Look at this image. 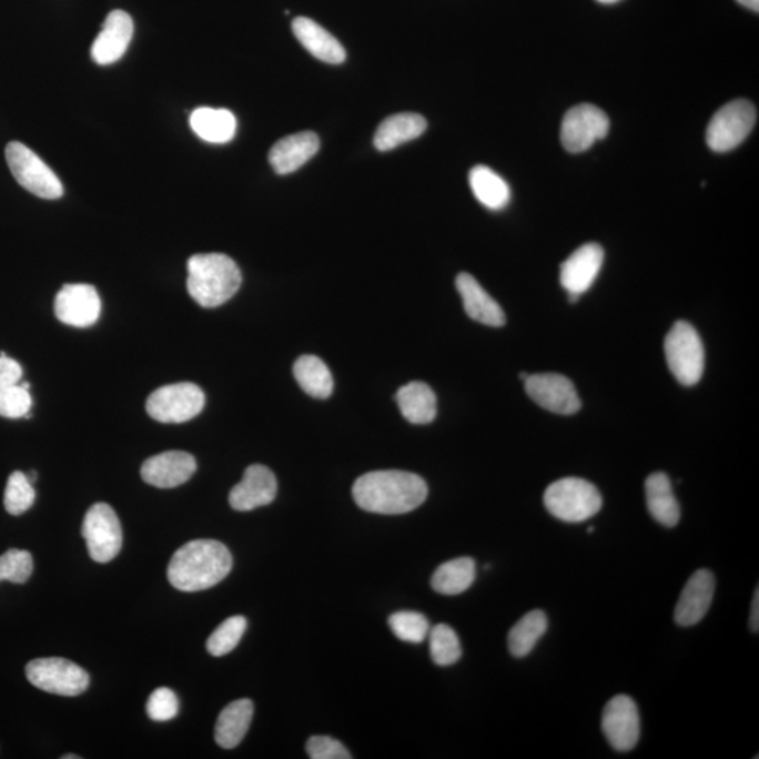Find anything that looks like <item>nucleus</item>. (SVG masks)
I'll list each match as a JSON object with an SVG mask.
<instances>
[{"label":"nucleus","instance_id":"obj_41","mask_svg":"<svg viewBox=\"0 0 759 759\" xmlns=\"http://www.w3.org/2000/svg\"><path fill=\"white\" fill-rule=\"evenodd\" d=\"M750 626L752 632H758L759 629V589H756L753 594L752 605H751V616Z\"/></svg>","mask_w":759,"mask_h":759},{"label":"nucleus","instance_id":"obj_30","mask_svg":"<svg viewBox=\"0 0 759 759\" xmlns=\"http://www.w3.org/2000/svg\"><path fill=\"white\" fill-rule=\"evenodd\" d=\"M298 386L314 398H328L334 389V377L320 357L305 355L297 358L293 368Z\"/></svg>","mask_w":759,"mask_h":759},{"label":"nucleus","instance_id":"obj_34","mask_svg":"<svg viewBox=\"0 0 759 759\" xmlns=\"http://www.w3.org/2000/svg\"><path fill=\"white\" fill-rule=\"evenodd\" d=\"M36 492L28 476L21 472L10 474L4 489V508L13 516L23 515L33 506Z\"/></svg>","mask_w":759,"mask_h":759},{"label":"nucleus","instance_id":"obj_42","mask_svg":"<svg viewBox=\"0 0 759 759\" xmlns=\"http://www.w3.org/2000/svg\"><path fill=\"white\" fill-rule=\"evenodd\" d=\"M737 2L747 9L753 10L756 13L759 12V0H737Z\"/></svg>","mask_w":759,"mask_h":759},{"label":"nucleus","instance_id":"obj_19","mask_svg":"<svg viewBox=\"0 0 759 759\" xmlns=\"http://www.w3.org/2000/svg\"><path fill=\"white\" fill-rule=\"evenodd\" d=\"M605 252L598 244L578 247L561 265L560 282L568 294L581 295L597 281Z\"/></svg>","mask_w":759,"mask_h":759},{"label":"nucleus","instance_id":"obj_11","mask_svg":"<svg viewBox=\"0 0 759 759\" xmlns=\"http://www.w3.org/2000/svg\"><path fill=\"white\" fill-rule=\"evenodd\" d=\"M610 121L603 110L594 104H578L564 115L561 144L568 152L579 154L589 150L595 142L609 133Z\"/></svg>","mask_w":759,"mask_h":759},{"label":"nucleus","instance_id":"obj_43","mask_svg":"<svg viewBox=\"0 0 759 759\" xmlns=\"http://www.w3.org/2000/svg\"><path fill=\"white\" fill-rule=\"evenodd\" d=\"M599 3L614 4L620 2V0H598Z\"/></svg>","mask_w":759,"mask_h":759},{"label":"nucleus","instance_id":"obj_18","mask_svg":"<svg viewBox=\"0 0 759 759\" xmlns=\"http://www.w3.org/2000/svg\"><path fill=\"white\" fill-rule=\"evenodd\" d=\"M134 34L133 19L123 10H114L105 18L103 28L93 41L92 58L99 65L119 61L129 49Z\"/></svg>","mask_w":759,"mask_h":759},{"label":"nucleus","instance_id":"obj_40","mask_svg":"<svg viewBox=\"0 0 759 759\" xmlns=\"http://www.w3.org/2000/svg\"><path fill=\"white\" fill-rule=\"evenodd\" d=\"M23 377V368L13 358L0 353V389L20 384Z\"/></svg>","mask_w":759,"mask_h":759},{"label":"nucleus","instance_id":"obj_13","mask_svg":"<svg viewBox=\"0 0 759 759\" xmlns=\"http://www.w3.org/2000/svg\"><path fill=\"white\" fill-rule=\"evenodd\" d=\"M527 395L542 408L560 415H573L581 409L577 389L571 380L561 374H532L525 380Z\"/></svg>","mask_w":759,"mask_h":759},{"label":"nucleus","instance_id":"obj_46","mask_svg":"<svg viewBox=\"0 0 759 759\" xmlns=\"http://www.w3.org/2000/svg\"><path fill=\"white\" fill-rule=\"evenodd\" d=\"M63 759H78V756H63Z\"/></svg>","mask_w":759,"mask_h":759},{"label":"nucleus","instance_id":"obj_38","mask_svg":"<svg viewBox=\"0 0 759 759\" xmlns=\"http://www.w3.org/2000/svg\"><path fill=\"white\" fill-rule=\"evenodd\" d=\"M179 711L178 696L169 688H158L146 704V714L155 721L175 719Z\"/></svg>","mask_w":759,"mask_h":759},{"label":"nucleus","instance_id":"obj_39","mask_svg":"<svg viewBox=\"0 0 759 759\" xmlns=\"http://www.w3.org/2000/svg\"><path fill=\"white\" fill-rule=\"evenodd\" d=\"M307 753L313 759H351L350 751L335 738L314 736L307 741Z\"/></svg>","mask_w":759,"mask_h":759},{"label":"nucleus","instance_id":"obj_1","mask_svg":"<svg viewBox=\"0 0 759 759\" xmlns=\"http://www.w3.org/2000/svg\"><path fill=\"white\" fill-rule=\"evenodd\" d=\"M352 494L357 506L367 513L403 515L425 503L428 485L414 473L372 472L356 479Z\"/></svg>","mask_w":759,"mask_h":759},{"label":"nucleus","instance_id":"obj_44","mask_svg":"<svg viewBox=\"0 0 759 759\" xmlns=\"http://www.w3.org/2000/svg\"><path fill=\"white\" fill-rule=\"evenodd\" d=\"M28 478L30 479V483L33 484V483L36 482V479H37V474H36V472H31V473L29 474Z\"/></svg>","mask_w":759,"mask_h":759},{"label":"nucleus","instance_id":"obj_6","mask_svg":"<svg viewBox=\"0 0 759 759\" xmlns=\"http://www.w3.org/2000/svg\"><path fill=\"white\" fill-rule=\"evenodd\" d=\"M7 161L16 181L37 198L55 200L62 196L60 179L30 148L19 141L10 142L7 146Z\"/></svg>","mask_w":759,"mask_h":759},{"label":"nucleus","instance_id":"obj_27","mask_svg":"<svg viewBox=\"0 0 759 759\" xmlns=\"http://www.w3.org/2000/svg\"><path fill=\"white\" fill-rule=\"evenodd\" d=\"M190 126L200 139L225 144L235 136L236 119L230 110L199 108L190 115Z\"/></svg>","mask_w":759,"mask_h":759},{"label":"nucleus","instance_id":"obj_4","mask_svg":"<svg viewBox=\"0 0 759 759\" xmlns=\"http://www.w3.org/2000/svg\"><path fill=\"white\" fill-rule=\"evenodd\" d=\"M543 499L548 513L568 524H581L603 508L598 488L577 477L561 478L548 485Z\"/></svg>","mask_w":759,"mask_h":759},{"label":"nucleus","instance_id":"obj_5","mask_svg":"<svg viewBox=\"0 0 759 759\" xmlns=\"http://www.w3.org/2000/svg\"><path fill=\"white\" fill-rule=\"evenodd\" d=\"M669 371L684 386H695L705 371V350L698 332L687 321H678L664 342Z\"/></svg>","mask_w":759,"mask_h":759},{"label":"nucleus","instance_id":"obj_17","mask_svg":"<svg viewBox=\"0 0 759 759\" xmlns=\"http://www.w3.org/2000/svg\"><path fill=\"white\" fill-rule=\"evenodd\" d=\"M716 579L709 569H699L688 579L675 606L674 618L679 626L688 627L699 624L708 614L714 600Z\"/></svg>","mask_w":759,"mask_h":759},{"label":"nucleus","instance_id":"obj_32","mask_svg":"<svg viewBox=\"0 0 759 759\" xmlns=\"http://www.w3.org/2000/svg\"><path fill=\"white\" fill-rule=\"evenodd\" d=\"M429 648L436 666H453L462 658L461 639L447 625H437L429 630Z\"/></svg>","mask_w":759,"mask_h":759},{"label":"nucleus","instance_id":"obj_23","mask_svg":"<svg viewBox=\"0 0 759 759\" xmlns=\"http://www.w3.org/2000/svg\"><path fill=\"white\" fill-rule=\"evenodd\" d=\"M646 498L648 510L654 519L666 527L678 525L681 509L675 498L671 479L666 473H652L646 479Z\"/></svg>","mask_w":759,"mask_h":759},{"label":"nucleus","instance_id":"obj_48","mask_svg":"<svg viewBox=\"0 0 759 759\" xmlns=\"http://www.w3.org/2000/svg\"><path fill=\"white\" fill-rule=\"evenodd\" d=\"M588 534H594V527L593 526L588 527Z\"/></svg>","mask_w":759,"mask_h":759},{"label":"nucleus","instance_id":"obj_20","mask_svg":"<svg viewBox=\"0 0 759 759\" xmlns=\"http://www.w3.org/2000/svg\"><path fill=\"white\" fill-rule=\"evenodd\" d=\"M318 150V135L313 131H303L279 140L269 152V162L279 175H289L305 165Z\"/></svg>","mask_w":759,"mask_h":759},{"label":"nucleus","instance_id":"obj_3","mask_svg":"<svg viewBox=\"0 0 759 759\" xmlns=\"http://www.w3.org/2000/svg\"><path fill=\"white\" fill-rule=\"evenodd\" d=\"M242 274L239 265L224 253H199L188 262V290L204 308L225 304L239 292Z\"/></svg>","mask_w":759,"mask_h":759},{"label":"nucleus","instance_id":"obj_12","mask_svg":"<svg viewBox=\"0 0 759 759\" xmlns=\"http://www.w3.org/2000/svg\"><path fill=\"white\" fill-rule=\"evenodd\" d=\"M603 730L616 751L629 752L637 746L640 740V714L630 696L618 695L606 704Z\"/></svg>","mask_w":759,"mask_h":759},{"label":"nucleus","instance_id":"obj_10","mask_svg":"<svg viewBox=\"0 0 759 759\" xmlns=\"http://www.w3.org/2000/svg\"><path fill=\"white\" fill-rule=\"evenodd\" d=\"M82 536L93 561L109 563L118 557L123 546V530L112 506L103 503L92 505L84 515Z\"/></svg>","mask_w":759,"mask_h":759},{"label":"nucleus","instance_id":"obj_35","mask_svg":"<svg viewBox=\"0 0 759 759\" xmlns=\"http://www.w3.org/2000/svg\"><path fill=\"white\" fill-rule=\"evenodd\" d=\"M389 627L399 640L422 642L429 635V621L418 611L403 610L389 616Z\"/></svg>","mask_w":759,"mask_h":759},{"label":"nucleus","instance_id":"obj_26","mask_svg":"<svg viewBox=\"0 0 759 759\" xmlns=\"http://www.w3.org/2000/svg\"><path fill=\"white\" fill-rule=\"evenodd\" d=\"M253 704L250 699H240L221 711L215 725V742L225 750H232L244 740L252 723Z\"/></svg>","mask_w":759,"mask_h":759},{"label":"nucleus","instance_id":"obj_7","mask_svg":"<svg viewBox=\"0 0 759 759\" xmlns=\"http://www.w3.org/2000/svg\"><path fill=\"white\" fill-rule=\"evenodd\" d=\"M205 404L203 389L193 383L169 384L146 399V413L162 424H183L196 418Z\"/></svg>","mask_w":759,"mask_h":759},{"label":"nucleus","instance_id":"obj_16","mask_svg":"<svg viewBox=\"0 0 759 759\" xmlns=\"http://www.w3.org/2000/svg\"><path fill=\"white\" fill-rule=\"evenodd\" d=\"M277 495V479L271 468L262 464H252L244 473V478L230 493L232 509L247 513L272 504Z\"/></svg>","mask_w":759,"mask_h":759},{"label":"nucleus","instance_id":"obj_8","mask_svg":"<svg viewBox=\"0 0 759 759\" xmlns=\"http://www.w3.org/2000/svg\"><path fill=\"white\" fill-rule=\"evenodd\" d=\"M756 123V105L748 100H735L714 115L706 131V142L715 152H729L750 135Z\"/></svg>","mask_w":759,"mask_h":759},{"label":"nucleus","instance_id":"obj_24","mask_svg":"<svg viewBox=\"0 0 759 759\" xmlns=\"http://www.w3.org/2000/svg\"><path fill=\"white\" fill-rule=\"evenodd\" d=\"M426 120L421 114L401 113L389 115L378 125L374 135V146L378 151L386 152L405 144V142L418 139L425 133Z\"/></svg>","mask_w":759,"mask_h":759},{"label":"nucleus","instance_id":"obj_25","mask_svg":"<svg viewBox=\"0 0 759 759\" xmlns=\"http://www.w3.org/2000/svg\"><path fill=\"white\" fill-rule=\"evenodd\" d=\"M404 418L415 425L431 424L436 418V395L428 384L411 382L395 395Z\"/></svg>","mask_w":759,"mask_h":759},{"label":"nucleus","instance_id":"obj_22","mask_svg":"<svg viewBox=\"0 0 759 759\" xmlns=\"http://www.w3.org/2000/svg\"><path fill=\"white\" fill-rule=\"evenodd\" d=\"M293 33L300 44L316 60L326 63H342L346 60L344 45L314 20L308 18L294 19Z\"/></svg>","mask_w":759,"mask_h":759},{"label":"nucleus","instance_id":"obj_36","mask_svg":"<svg viewBox=\"0 0 759 759\" xmlns=\"http://www.w3.org/2000/svg\"><path fill=\"white\" fill-rule=\"evenodd\" d=\"M33 557L29 551L10 548L0 556V581L24 584L33 574Z\"/></svg>","mask_w":759,"mask_h":759},{"label":"nucleus","instance_id":"obj_28","mask_svg":"<svg viewBox=\"0 0 759 759\" xmlns=\"http://www.w3.org/2000/svg\"><path fill=\"white\" fill-rule=\"evenodd\" d=\"M476 579V561L470 557L455 558V560L443 563L432 577V588L437 594L461 595L472 587Z\"/></svg>","mask_w":759,"mask_h":759},{"label":"nucleus","instance_id":"obj_47","mask_svg":"<svg viewBox=\"0 0 759 759\" xmlns=\"http://www.w3.org/2000/svg\"><path fill=\"white\" fill-rule=\"evenodd\" d=\"M527 376H529V374H527V373H520V378L524 380V382H525V380L527 378Z\"/></svg>","mask_w":759,"mask_h":759},{"label":"nucleus","instance_id":"obj_33","mask_svg":"<svg viewBox=\"0 0 759 759\" xmlns=\"http://www.w3.org/2000/svg\"><path fill=\"white\" fill-rule=\"evenodd\" d=\"M246 626L244 616H232L224 620L209 637L208 650L211 656L223 657L234 650L245 635Z\"/></svg>","mask_w":759,"mask_h":759},{"label":"nucleus","instance_id":"obj_37","mask_svg":"<svg viewBox=\"0 0 759 759\" xmlns=\"http://www.w3.org/2000/svg\"><path fill=\"white\" fill-rule=\"evenodd\" d=\"M31 404H33V399H31L29 389L21 387L20 384L0 389V416H4V418H24L26 415L30 414Z\"/></svg>","mask_w":759,"mask_h":759},{"label":"nucleus","instance_id":"obj_21","mask_svg":"<svg viewBox=\"0 0 759 759\" xmlns=\"http://www.w3.org/2000/svg\"><path fill=\"white\" fill-rule=\"evenodd\" d=\"M456 287L463 298L464 310L472 320L488 326H503L506 323L504 310L468 273H461Z\"/></svg>","mask_w":759,"mask_h":759},{"label":"nucleus","instance_id":"obj_9","mask_svg":"<svg viewBox=\"0 0 759 759\" xmlns=\"http://www.w3.org/2000/svg\"><path fill=\"white\" fill-rule=\"evenodd\" d=\"M26 677L33 687L52 695L78 696L88 689L89 675L65 658H37L26 667Z\"/></svg>","mask_w":759,"mask_h":759},{"label":"nucleus","instance_id":"obj_15","mask_svg":"<svg viewBox=\"0 0 759 759\" xmlns=\"http://www.w3.org/2000/svg\"><path fill=\"white\" fill-rule=\"evenodd\" d=\"M196 470V458L190 453L169 451L146 458L141 467V477L156 488H175L188 483Z\"/></svg>","mask_w":759,"mask_h":759},{"label":"nucleus","instance_id":"obj_2","mask_svg":"<svg viewBox=\"0 0 759 759\" xmlns=\"http://www.w3.org/2000/svg\"><path fill=\"white\" fill-rule=\"evenodd\" d=\"M232 569V556L217 540L200 539L186 543L171 558L168 579L183 593H198L223 581Z\"/></svg>","mask_w":759,"mask_h":759},{"label":"nucleus","instance_id":"obj_29","mask_svg":"<svg viewBox=\"0 0 759 759\" xmlns=\"http://www.w3.org/2000/svg\"><path fill=\"white\" fill-rule=\"evenodd\" d=\"M470 188L479 203L489 210H503L510 200L509 184L488 166L478 165L472 169Z\"/></svg>","mask_w":759,"mask_h":759},{"label":"nucleus","instance_id":"obj_14","mask_svg":"<svg viewBox=\"0 0 759 759\" xmlns=\"http://www.w3.org/2000/svg\"><path fill=\"white\" fill-rule=\"evenodd\" d=\"M54 311L62 324L88 328L98 323L102 302L91 284H65L57 294Z\"/></svg>","mask_w":759,"mask_h":759},{"label":"nucleus","instance_id":"obj_31","mask_svg":"<svg viewBox=\"0 0 759 759\" xmlns=\"http://www.w3.org/2000/svg\"><path fill=\"white\" fill-rule=\"evenodd\" d=\"M548 619L545 611L536 609L526 614L508 635V647L514 657L529 656L537 641L545 635Z\"/></svg>","mask_w":759,"mask_h":759},{"label":"nucleus","instance_id":"obj_45","mask_svg":"<svg viewBox=\"0 0 759 759\" xmlns=\"http://www.w3.org/2000/svg\"><path fill=\"white\" fill-rule=\"evenodd\" d=\"M20 386L24 387L26 389H30V387H31L30 383H23V384H20Z\"/></svg>","mask_w":759,"mask_h":759}]
</instances>
